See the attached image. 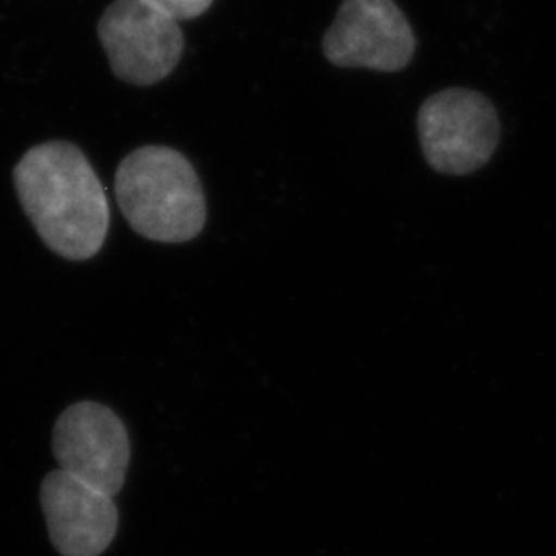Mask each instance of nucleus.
I'll return each mask as SVG.
<instances>
[{"label":"nucleus","instance_id":"nucleus-1","mask_svg":"<svg viewBox=\"0 0 556 556\" xmlns=\"http://www.w3.org/2000/svg\"><path fill=\"white\" fill-rule=\"evenodd\" d=\"M15 188L41 241L62 258H93L110 231V202L79 147L50 140L15 167Z\"/></svg>","mask_w":556,"mask_h":556},{"label":"nucleus","instance_id":"nucleus-6","mask_svg":"<svg viewBox=\"0 0 556 556\" xmlns=\"http://www.w3.org/2000/svg\"><path fill=\"white\" fill-rule=\"evenodd\" d=\"M54 456L60 470L114 497L122 491L130 443L118 415L98 402H79L66 408L54 425Z\"/></svg>","mask_w":556,"mask_h":556},{"label":"nucleus","instance_id":"nucleus-5","mask_svg":"<svg viewBox=\"0 0 556 556\" xmlns=\"http://www.w3.org/2000/svg\"><path fill=\"white\" fill-rule=\"evenodd\" d=\"M321 50L340 68L397 73L417 52V36L394 0H342Z\"/></svg>","mask_w":556,"mask_h":556},{"label":"nucleus","instance_id":"nucleus-3","mask_svg":"<svg viewBox=\"0 0 556 556\" xmlns=\"http://www.w3.org/2000/svg\"><path fill=\"white\" fill-rule=\"evenodd\" d=\"M418 140L429 167L443 176H468L497 151L501 122L491 100L466 87L427 98L418 110Z\"/></svg>","mask_w":556,"mask_h":556},{"label":"nucleus","instance_id":"nucleus-8","mask_svg":"<svg viewBox=\"0 0 556 556\" xmlns=\"http://www.w3.org/2000/svg\"><path fill=\"white\" fill-rule=\"evenodd\" d=\"M149 2H153L155 7H160L178 21H190L204 15L215 0H149Z\"/></svg>","mask_w":556,"mask_h":556},{"label":"nucleus","instance_id":"nucleus-4","mask_svg":"<svg viewBox=\"0 0 556 556\" xmlns=\"http://www.w3.org/2000/svg\"><path fill=\"white\" fill-rule=\"evenodd\" d=\"M110 68L119 80L149 87L169 77L184 52L179 21L149 0H116L98 27Z\"/></svg>","mask_w":556,"mask_h":556},{"label":"nucleus","instance_id":"nucleus-2","mask_svg":"<svg viewBox=\"0 0 556 556\" xmlns=\"http://www.w3.org/2000/svg\"><path fill=\"white\" fill-rule=\"evenodd\" d=\"M114 188L122 215L142 238L184 243L204 229L199 174L176 149L149 144L132 151L119 163Z\"/></svg>","mask_w":556,"mask_h":556},{"label":"nucleus","instance_id":"nucleus-7","mask_svg":"<svg viewBox=\"0 0 556 556\" xmlns=\"http://www.w3.org/2000/svg\"><path fill=\"white\" fill-rule=\"evenodd\" d=\"M41 509L62 556H100L118 532L112 497L60 468L41 484Z\"/></svg>","mask_w":556,"mask_h":556}]
</instances>
